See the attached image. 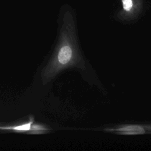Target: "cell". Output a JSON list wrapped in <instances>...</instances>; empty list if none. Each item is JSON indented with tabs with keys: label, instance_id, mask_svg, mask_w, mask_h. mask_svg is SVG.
<instances>
[{
	"label": "cell",
	"instance_id": "277c9868",
	"mask_svg": "<svg viewBox=\"0 0 151 151\" xmlns=\"http://www.w3.org/2000/svg\"><path fill=\"white\" fill-rule=\"evenodd\" d=\"M146 129V130L149 131V132L151 133V124H149V125H146L145 126H144Z\"/></svg>",
	"mask_w": 151,
	"mask_h": 151
},
{
	"label": "cell",
	"instance_id": "6da1fadb",
	"mask_svg": "<svg viewBox=\"0 0 151 151\" xmlns=\"http://www.w3.org/2000/svg\"><path fill=\"white\" fill-rule=\"evenodd\" d=\"M81 63L74 18L70 11H67L63 15L57 44L47 64L41 71L42 84L49 83L62 71L78 67Z\"/></svg>",
	"mask_w": 151,
	"mask_h": 151
},
{
	"label": "cell",
	"instance_id": "7a4b0ae2",
	"mask_svg": "<svg viewBox=\"0 0 151 151\" xmlns=\"http://www.w3.org/2000/svg\"><path fill=\"white\" fill-rule=\"evenodd\" d=\"M143 5V0H121V9L117 17L123 21L133 20L140 14Z\"/></svg>",
	"mask_w": 151,
	"mask_h": 151
},
{
	"label": "cell",
	"instance_id": "3957f363",
	"mask_svg": "<svg viewBox=\"0 0 151 151\" xmlns=\"http://www.w3.org/2000/svg\"><path fill=\"white\" fill-rule=\"evenodd\" d=\"M107 132L116 133L123 135H137L145 134L146 130L144 126L139 124H126L116 128H106Z\"/></svg>",
	"mask_w": 151,
	"mask_h": 151
}]
</instances>
